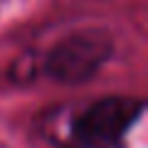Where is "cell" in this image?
I'll return each mask as SVG.
<instances>
[{
    "label": "cell",
    "instance_id": "obj_2",
    "mask_svg": "<svg viewBox=\"0 0 148 148\" xmlns=\"http://www.w3.org/2000/svg\"><path fill=\"white\" fill-rule=\"evenodd\" d=\"M114 52V42L104 30H79L59 40L45 59V69L62 84H82L91 79Z\"/></svg>",
    "mask_w": 148,
    "mask_h": 148
},
{
    "label": "cell",
    "instance_id": "obj_1",
    "mask_svg": "<svg viewBox=\"0 0 148 148\" xmlns=\"http://www.w3.org/2000/svg\"><path fill=\"white\" fill-rule=\"evenodd\" d=\"M143 111V101L104 96L84 109L72 123L74 148H121L126 131Z\"/></svg>",
    "mask_w": 148,
    "mask_h": 148
}]
</instances>
